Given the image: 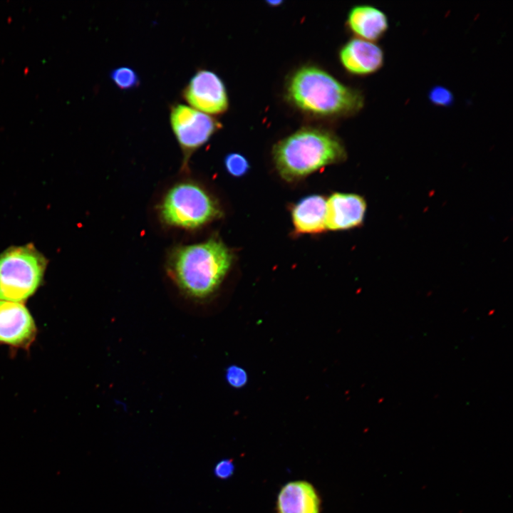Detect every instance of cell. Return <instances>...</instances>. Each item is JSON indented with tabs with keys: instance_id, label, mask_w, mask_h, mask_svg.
<instances>
[{
	"instance_id": "obj_1",
	"label": "cell",
	"mask_w": 513,
	"mask_h": 513,
	"mask_svg": "<svg viewBox=\"0 0 513 513\" xmlns=\"http://www.w3.org/2000/svg\"><path fill=\"white\" fill-rule=\"evenodd\" d=\"M233 254L219 239L175 247L166 264L167 274L187 296L204 299L219 287L233 263Z\"/></svg>"
},
{
	"instance_id": "obj_2",
	"label": "cell",
	"mask_w": 513,
	"mask_h": 513,
	"mask_svg": "<svg viewBox=\"0 0 513 513\" xmlns=\"http://www.w3.org/2000/svg\"><path fill=\"white\" fill-rule=\"evenodd\" d=\"M286 96L301 110L322 117L351 115L364 105L361 91L315 66H304L293 73L287 83Z\"/></svg>"
},
{
	"instance_id": "obj_3",
	"label": "cell",
	"mask_w": 513,
	"mask_h": 513,
	"mask_svg": "<svg viewBox=\"0 0 513 513\" xmlns=\"http://www.w3.org/2000/svg\"><path fill=\"white\" fill-rule=\"evenodd\" d=\"M272 155L281 178L294 182L326 166L343 162L347 153L334 133L321 128H304L278 142Z\"/></svg>"
},
{
	"instance_id": "obj_4",
	"label": "cell",
	"mask_w": 513,
	"mask_h": 513,
	"mask_svg": "<svg viewBox=\"0 0 513 513\" xmlns=\"http://www.w3.org/2000/svg\"><path fill=\"white\" fill-rule=\"evenodd\" d=\"M158 212L165 224L184 229L201 228L222 216L217 200L200 185L190 181L170 187Z\"/></svg>"
},
{
	"instance_id": "obj_5",
	"label": "cell",
	"mask_w": 513,
	"mask_h": 513,
	"mask_svg": "<svg viewBox=\"0 0 513 513\" xmlns=\"http://www.w3.org/2000/svg\"><path fill=\"white\" fill-rule=\"evenodd\" d=\"M44 257L32 246L11 248L0 255V300L22 302L38 288Z\"/></svg>"
},
{
	"instance_id": "obj_6",
	"label": "cell",
	"mask_w": 513,
	"mask_h": 513,
	"mask_svg": "<svg viewBox=\"0 0 513 513\" xmlns=\"http://www.w3.org/2000/svg\"><path fill=\"white\" fill-rule=\"evenodd\" d=\"M170 123L182 150L181 169L183 171L188 170L192 154L222 128V124L212 115L182 103H175L170 106Z\"/></svg>"
},
{
	"instance_id": "obj_7",
	"label": "cell",
	"mask_w": 513,
	"mask_h": 513,
	"mask_svg": "<svg viewBox=\"0 0 513 513\" xmlns=\"http://www.w3.org/2000/svg\"><path fill=\"white\" fill-rule=\"evenodd\" d=\"M181 96L191 108L207 115H219L229 108L225 85L214 71L199 68L182 88Z\"/></svg>"
},
{
	"instance_id": "obj_8",
	"label": "cell",
	"mask_w": 513,
	"mask_h": 513,
	"mask_svg": "<svg viewBox=\"0 0 513 513\" xmlns=\"http://www.w3.org/2000/svg\"><path fill=\"white\" fill-rule=\"evenodd\" d=\"M36 331L33 318L23 304L0 300V343L26 347Z\"/></svg>"
},
{
	"instance_id": "obj_9",
	"label": "cell",
	"mask_w": 513,
	"mask_h": 513,
	"mask_svg": "<svg viewBox=\"0 0 513 513\" xmlns=\"http://www.w3.org/2000/svg\"><path fill=\"white\" fill-rule=\"evenodd\" d=\"M366 212L364 198L356 194L335 192L326 200V229L346 230L361 226Z\"/></svg>"
},
{
	"instance_id": "obj_10",
	"label": "cell",
	"mask_w": 513,
	"mask_h": 513,
	"mask_svg": "<svg viewBox=\"0 0 513 513\" xmlns=\"http://www.w3.org/2000/svg\"><path fill=\"white\" fill-rule=\"evenodd\" d=\"M339 58L344 68L357 76L378 71L385 61L383 50L379 45L359 38L349 40L341 48Z\"/></svg>"
},
{
	"instance_id": "obj_11",
	"label": "cell",
	"mask_w": 513,
	"mask_h": 513,
	"mask_svg": "<svg viewBox=\"0 0 513 513\" xmlns=\"http://www.w3.org/2000/svg\"><path fill=\"white\" fill-rule=\"evenodd\" d=\"M321 499L314 487L304 480L286 483L276 501L277 513H320Z\"/></svg>"
},
{
	"instance_id": "obj_12",
	"label": "cell",
	"mask_w": 513,
	"mask_h": 513,
	"mask_svg": "<svg viewBox=\"0 0 513 513\" xmlns=\"http://www.w3.org/2000/svg\"><path fill=\"white\" fill-rule=\"evenodd\" d=\"M291 219L296 234L323 232L326 229V200L319 195L301 199L292 207Z\"/></svg>"
},
{
	"instance_id": "obj_13",
	"label": "cell",
	"mask_w": 513,
	"mask_h": 513,
	"mask_svg": "<svg viewBox=\"0 0 513 513\" xmlns=\"http://www.w3.org/2000/svg\"><path fill=\"white\" fill-rule=\"evenodd\" d=\"M347 24L358 38L375 42L381 38L389 28L386 14L371 5H358L348 14Z\"/></svg>"
},
{
	"instance_id": "obj_14",
	"label": "cell",
	"mask_w": 513,
	"mask_h": 513,
	"mask_svg": "<svg viewBox=\"0 0 513 513\" xmlns=\"http://www.w3.org/2000/svg\"><path fill=\"white\" fill-rule=\"evenodd\" d=\"M109 77L113 84L121 90H130L140 86V79L138 73L127 66L112 69Z\"/></svg>"
},
{
	"instance_id": "obj_15",
	"label": "cell",
	"mask_w": 513,
	"mask_h": 513,
	"mask_svg": "<svg viewBox=\"0 0 513 513\" xmlns=\"http://www.w3.org/2000/svg\"><path fill=\"white\" fill-rule=\"evenodd\" d=\"M224 163L226 170L233 177L244 176L250 167L245 157L237 152L227 155Z\"/></svg>"
},
{
	"instance_id": "obj_16",
	"label": "cell",
	"mask_w": 513,
	"mask_h": 513,
	"mask_svg": "<svg viewBox=\"0 0 513 513\" xmlns=\"http://www.w3.org/2000/svg\"><path fill=\"white\" fill-rule=\"evenodd\" d=\"M428 98L434 105L442 107L450 106L454 102L452 93L442 86L432 87L428 93Z\"/></svg>"
},
{
	"instance_id": "obj_17",
	"label": "cell",
	"mask_w": 513,
	"mask_h": 513,
	"mask_svg": "<svg viewBox=\"0 0 513 513\" xmlns=\"http://www.w3.org/2000/svg\"><path fill=\"white\" fill-rule=\"evenodd\" d=\"M227 382L234 388L242 387L247 382L246 372L236 366H230L226 372Z\"/></svg>"
},
{
	"instance_id": "obj_18",
	"label": "cell",
	"mask_w": 513,
	"mask_h": 513,
	"mask_svg": "<svg viewBox=\"0 0 513 513\" xmlns=\"http://www.w3.org/2000/svg\"><path fill=\"white\" fill-rule=\"evenodd\" d=\"M234 472V465L230 459H223L217 462L214 467L213 473L217 479L227 480Z\"/></svg>"
},
{
	"instance_id": "obj_19",
	"label": "cell",
	"mask_w": 513,
	"mask_h": 513,
	"mask_svg": "<svg viewBox=\"0 0 513 513\" xmlns=\"http://www.w3.org/2000/svg\"><path fill=\"white\" fill-rule=\"evenodd\" d=\"M282 1H269L267 3H269L271 6H277L280 4Z\"/></svg>"
}]
</instances>
